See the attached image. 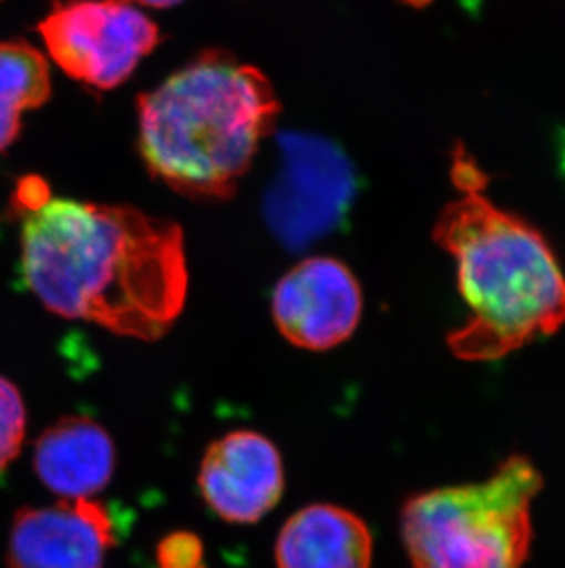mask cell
Masks as SVG:
<instances>
[{
  "instance_id": "cell-1",
  "label": "cell",
  "mask_w": 565,
  "mask_h": 568,
  "mask_svg": "<svg viewBox=\"0 0 565 568\" xmlns=\"http://www.w3.org/2000/svg\"><path fill=\"white\" fill-rule=\"evenodd\" d=\"M21 273L55 315L156 341L187 296L184 234L131 206L47 197L22 210Z\"/></svg>"
},
{
  "instance_id": "cell-13",
  "label": "cell",
  "mask_w": 565,
  "mask_h": 568,
  "mask_svg": "<svg viewBox=\"0 0 565 568\" xmlns=\"http://www.w3.org/2000/svg\"><path fill=\"white\" fill-rule=\"evenodd\" d=\"M27 433V408L21 392L0 376V471L21 453Z\"/></svg>"
},
{
  "instance_id": "cell-5",
  "label": "cell",
  "mask_w": 565,
  "mask_h": 568,
  "mask_svg": "<svg viewBox=\"0 0 565 568\" xmlns=\"http://www.w3.org/2000/svg\"><path fill=\"white\" fill-rule=\"evenodd\" d=\"M38 30L64 74L100 91L125 83L161 43L156 22L131 0H55Z\"/></svg>"
},
{
  "instance_id": "cell-11",
  "label": "cell",
  "mask_w": 565,
  "mask_h": 568,
  "mask_svg": "<svg viewBox=\"0 0 565 568\" xmlns=\"http://www.w3.org/2000/svg\"><path fill=\"white\" fill-rule=\"evenodd\" d=\"M373 537L357 514L332 505L299 509L276 542L278 568H371Z\"/></svg>"
},
{
  "instance_id": "cell-10",
  "label": "cell",
  "mask_w": 565,
  "mask_h": 568,
  "mask_svg": "<svg viewBox=\"0 0 565 568\" xmlns=\"http://www.w3.org/2000/svg\"><path fill=\"white\" fill-rule=\"evenodd\" d=\"M116 449L107 430L86 416L59 419L39 436L33 467L61 499H91L107 488Z\"/></svg>"
},
{
  "instance_id": "cell-14",
  "label": "cell",
  "mask_w": 565,
  "mask_h": 568,
  "mask_svg": "<svg viewBox=\"0 0 565 568\" xmlns=\"http://www.w3.org/2000/svg\"><path fill=\"white\" fill-rule=\"evenodd\" d=\"M156 561L161 568H206L203 542L189 531L167 536L158 545Z\"/></svg>"
},
{
  "instance_id": "cell-8",
  "label": "cell",
  "mask_w": 565,
  "mask_h": 568,
  "mask_svg": "<svg viewBox=\"0 0 565 568\" xmlns=\"http://www.w3.org/2000/svg\"><path fill=\"white\" fill-rule=\"evenodd\" d=\"M113 523L102 503L63 499L17 511L8 539V568H103L114 547Z\"/></svg>"
},
{
  "instance_id": "cell-2",
  "label": "cell",
  "mask_w": 565,
  "mask_h": 568,
  "mask_svg": "<svg viewBox=\"0 0 565 568\" xmlns=\"http://www.w3.org/2000/svg\"><path fill=\"white\" fill-rule=\"evenodd\" d=\"M461 195L439 215L433 240L452 254L469 318L449 335L459 359L496 361L565 324V274L534 226L497 209L485 175L455 151Z\"/></svg>"
},
{
  "instance_id": "cell-12",
  "label": "cell",
  "mask_w": 565,
  "mask_h": 568,
  "mask_svg": "<svg viewBox=\"0 0 565 568\" xmlns=\"http://www.w3.org/2000/svg\"><path fill=\"white\" fill-rule=\"evenodd\" d=\"M50 94L47 58L27 41H0V151L19 139L22 114L44 105Z\"/></svg>"
},
{
  "instance_id": "cell-6",
  "label": "cell",
  "mask_w": 565,
  "mask_h": 568,
  "mask_svg": "<svg viewBox=\"0 0 565 568\" xmlns=\"http://www.w3.org/2000/svg\"><path fill=\"white\" fill-rule=\"evenodd\" d=\"M357 195V175L346 153L316 134L279 136V170L265 199L274 234L304 248L338 231Z\"/></svg>"
},
{
  "instance_id": "cell-7",
  "label": "cell",
  "mask_w": 565,
  "mask_h": 568,
  "mask_svg": "<svg viewBox=\"0 0 565 568\" xmlns=\"http://www.w3.org/2000/svg\"><path fill=\"white\" fill-rule=\"evenodd\" d=\"M362 290L335 257H309L282 274L273 295V316L288 343L326 352L346 343L362 318Z\"/></svg>"
},
{
  "instance_id": "cell-15",
  "label": "cell",
  "mask_w": 565,
  "mask_h": 568,
  "mask_svg": "<svg viewBox=\"0 0 565 568\" xmlns=\"http://www.w3.org/2000/svg\"><path fill=\"white\" fill-rule=\"evenodd\" d=\"M131 2H133V4L150 6V8L164 10V8H173V6L181 4L184 0H131Z\"/></svg>"
},
{
  "instance_id": "cell-4",
  "label": "cell",
  "mask_w": 565,
  "mask_h": 568,
  "mask_svg": "<svg viewBox=\"0 0 565 568\" xmlns=\"http://www.w3.org/2000/svg\"><path fill=\"white\" fill-rule=\"evenodd\" d=\"M544 478L508 456L481 483L415 495L400 514L411 568H523L533 547V503Z\"/></svg>"
},
{
  "instance_id": "cell-9",
  "label": "cell",
  "mask_w": 565,
  "mask_h": 568,
  "mask_svg": "<svg viewBox=\"0 0 565 568\" xmlns=\"http://www.w3.org/2000/svg\"><path fill=\"white\" fill-rule=\"evenodd\" d=\"M198 488L220 519L251 525L273 511L281 499V455L259 433L234 430L209 445L201 462Z\"/></svg>"
},
{
  "instance_id": "cell-3",
  "label": "cell",
  "mask_w": 565,
  "mask_h": 568,
  "mask_svg": "<svg viewBox=\"0 0 565 568\" xmlns=\"http://www.w3.org/2000/svg\"><path fill=\"white\" fill-rule=\"evenodd\" d=\"M138 150L151 175L181 195L225 201L239 189L278 120L261 70L208 50L140 94Z\"/></svg>"
}]
</instances>
